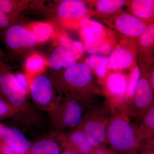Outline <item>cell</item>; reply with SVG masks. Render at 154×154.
I'll list each match as a JSON object with an SVG mask.
<instances>
[{
    "label": "cell",
    "instance_id": "4fadbf2b",
    "mask_svg": "<svg viewBox=\"0 0 154 154\" xmlns=\"http://www.w3.org/2000/svg\"><path fill=\"white\" fill-rule=\"evenodd\" d=\"M57 138L64 150L74 151L83 154H93L96 148L80 127L60 131L57 135Z\"/></svg>",
    "mask_w": 154,
    "mask_h": 154
},
{
    "label": "cell",
    "instance_id": "836d02e7",
    "mask_svg": "<svg viewBox=\"0 0 154 154\" xmlns=\"http://www.w3.org/2000/svg\"><path fill=\"white\" fill-rule=\"evenodd\" d=\"M9 68V67L5 63H0V97L2 98H3V97L2 92H1V85H2V82L3 75H4L5 72Z\"/></svg>",
    "mask_w": 154,
    "mask_h": 154
},
{
    "label": "cell",
    "instance_id": "74e56055",
    "mask_svg": "<svg viewBox=\"0 0 154 154\" xmlns=\"http://www.w3.org/2000/svg\"><path fill=\"white\" fill-rule=\"evenodd\" d=\"M137 154H154V149L150 150H141L138 152Z\"/></svg>",
    "mask_w": 154,
    "mask_h": 154
},
{
    "label": "cell",
    "instance_id": "ffe728a7",
    "mask_svg": "<svg viewBox=\"0 0 154 154\" xmlns=\"http://www.w3.org/2000/svg\"><path fill=\"white\" fill-rule=\"evenodd\" d=\"M84 63L91 68L102 84L109 72L108 57L93 54L86 58Z\"/></svg>",
    "mask_w": 154,
    "mask_h": 154
},
{
    "label": "cell",
    "instance_id": "4316f807",
    "mask_svg": "<svg viewBox=\"0 0 154 154\" xmlns=\"http://www.w3.org/2000/svg\"><path fill=\"white\" fill-rule=\"evenodd\" d=\"M25 5L22 1L0 0V11L17 21Z\"/></svg>",
    "mask_w": 154,
    "mask_h": 154
},
{
    "label": "cell",
    "instance_id": "83f0119b",
    "mask_svg": "<svg viewBox=\"0 0 154 154\" xmlns=\"http://www.w3.org/2000/svg\"><path fill=\"white\" fill-rule=\"evenodd\" d=\"M46 61L42 57L33 54L28 57L25 63V68L30 75H36L44 69Z\"/></svg>",
    "mask_w": 154,
    "mask_h": 154
},
{
    "label": "cell",
    "instance_id": "d6986e66",
    "mask_svg": "<svg viewBox=\"0 0 154 154\" xmlns=\"http://www.w3.org/2000/svg\"><path fill=\"white\" fill-rule=\"evenodd\" d=\"M130 13L148 25L154 23V0H129Z\"/></svg>",
    "mask_w": 154,
    "mask_h": 154
},
{
    "label": "cell",
    "instance_id": "277c9868",
    "mask_svg": "<svg viewBox=\"0 0 154 154\" xmlns=\"http://www.w3.org/2000/svg\"><path fill=\"white\" fill-rule=\"evenodd\" d=\"M112 109L106 99L104 102L95 101L86 110L79 127L95 147L107 146V131Z\"/></svg>",
    "mask_w": 154,
    "mask_h": 154
},
{
    "label": "cell",
    "instance_id": "d6a6232c",
    "mask_svg": "<svg viewBox=\"0 0 154 154\" xmlns=\"http://www.w3.org/2000/svg\"><path fill=\"white\" fill-rule=\"evenodd\" d=\"M93 154H116L107 146H99L96 148Z\"/></svg>",
    "mask_w": 154,
    "mask_h": 154
},
{
    "label": "cell",
    "instance_id": "ac0fdd59",
    "mask_svg": "<svg viewBox=\"0 0 154 154\" xmlns=\"http://www.w3.org/2000/svg\"><path fill=\"white\" fill-rule=\"evenodd\" d=\"M77 60L72 53L60 45L49 57L48 64L51 70L59 72L77 63Z\"/></svg>",
    "mask_w": 154,
    "mask_h": 154
},
{
    "label": "cell",
    "instance_id": "3957f363",
    "mask_svg": "<svg viewBox=\"0 0 154 154\" xmlns=\"http://www.w3.org/2000/svg\"><path fill=\"white\" fill-rule=\"evenodd\" d=\"M96 101L95 98L63 95L60 102L48 113L51 123L60 131L79 127L88 107Z\"/></svg>",
    "mask_w": 154,
    "mask_h": 154
},
{
    "label": "cell",
    "instance_id": "8992f818",
    "mask_svg": "<svg viewBox=\"0 0 154 154\" xmlns=\"http://www.w3.org/2000/svg\"><path fill=\"white\" fill-rule=\"evenodd\" d=\"M29 92L35 105L48 113L60 102L63 96L52 79L41 74L33 77L30 81Z\"/></svg>",
    "mask_w": 154,
    "mask_h": 154
},
{
    "label": "cell",
    "instance_id": "5bb4252c",
    "mask_svg": "<svg viewBox=\"0 0 154 154\" xmlns=\"http://www.w3.org/2000/svg\"><path fill=\"white\" fill-rule=\"evenodd\" d=\"M78 30L83 40L88 37H92L116 44L119 41L118 37L106 25L90 18L83 21Z\"/></svg>",
    "mask_w": 154,
    "mask_h": 154
},
{
    "label": "cell",
    "instance_id": "9a60e30c",
    "mask_svg": "<svg viewBox=\"0 0 154 154\" xmlns=\"http://www.w3.org/2000/svg\"><path fill=\"white\" fill-rule=\"evenodd\" d=\"M91 17L105 20L117 14L127 5L129 0H91L86 1Z\"/></svg>",
    "mask_w": 154,
    "mask_h": 154
},
{
    "label": "cell",
    "instance_id": "e0dca14e",
    "mask_svg": "<svg viewBox=\"0 0 154 154\" xmlns=\"http://www.w3.org/2000/svg\"><path fill=\"white\" fill-rule=\"evenodd\" d=\"M2 140L6 145L21 154H28L32 144L19 130L6 127Z\"/></svg>",
    "mask_w": 154,
    "mask_h": 154
},
{
    "label": "cell",
    "instance_id": "ba28073f",
    "mask_svg": "<svg viewBox=\"0 0 154 154\" xmlns=\"http://www.w3.org/2000/svg\"><path fill=\"white\" fill-rule=\"evenodd\" d=\"M9 58L15 59L37 43L36 37L27 27L14 23L1 32Z\"/></svg>",
    "mask_w": 154,
    "mask_h": 154
},
{
    "label": "cell",
    "instance_id": "2e32d148",
    "mask_svg": "<svg viewBox=\"0 0 154 154\" xmlns=\"http://www.w3.org/2000/svg\"><path fill=\"white\" fill-rule=\"evenodd\" d=\"M138 62L149 66L154 63V23L148 25L137 41Z\"/></svg>",
    "mask_w": 154,
    "mask_h": 154
},
{
    "label": "cell",
    "instance_id": "ab89813d",
    "mask_svg": "<svg viewBox=\"0 0 154 154\" xmlns=\"http://www.w3.org/2000/svg\"><path fill=\"white\" fill-rule=\"evenodd\" d=\"M6 127L4 125L0 123V140H2L3 132L5 128Z\"/></svg>",
    "mask_w": 154,
    "mask_h": 154
},
{
    "label": "cell",
    "instance_id": "44dd1931",
    "mask_svg": "<svg viewBox=\"0 0 154 154\" xmlns=\"http://www.w3.org/2000/svg\"><path fill=\"white\" fill-rule=\"evenodd\" d=\"M140 146L154 138V102L138 126Z\"/></svg>",
    "mask_w": 154,
    "mask_h": 154
},
{
    "label": "cell",
    "instance_id": "5b68a950",
    "mask_svg": "<svg viewBox=\"0 0 154 154\" xmlns=\"http://www.w3.org/2000/svg\"><path fill=\"white\" fill-rule=\"evenodd\" d=\"M140 75L132 103L126 109L129 116L137 126L154 102V92L150 80L152 66L138 63Z\"/></svg>",
    "mask_w": 154,
    "mask_h": 154
},
{
    "label": "cell",
    "instance_id": "30bf717a",
    "mask_svg": "<svg viewBox=\"0 0 154 154\" xmlns=\"http://www.w3.org/2000/svg\"><path fill=\"white\" fill-rule=\"evenodd\" d=\"M137 40L126 39L119 40L108 56L109 71H129L138 63Z\"/></svg>",
    "mask_w": 154,
    "mask_h": 154
},
{
    "label": "cell",
    "instance_id": "d590c367",
    "mask_svg": "<svg viewBox=\"0 0 154 154\" xmlns=\"http://www.w3.org/2000/svg\"><path fill=\"white\" fill-rule=\"evenodd\" d=\"M8 58V54L4 52L0 48V63H5L6 61Z\"/></svg>",
    "mask_w": 154,
    "mask_h": 154
},
{
    "label": "cell",
    "instance_id": "6da1fadb",
    "mask_svg": "<svg viewBox=\"0 0 154 154\" xmlns=\"http://www.w3.org/2000/svg\"><path fill=\"white\" fill-rule=\"evenodd\" d=\"M107 146L116 154H137L138 126L126 109H112L107 131Z\"/></svg>",
    "mask_w": 154,
    "mask_h": 154
},
{
    "label": "cell",
    "instance_id": "7a4b0ae2",
    "mask_svg": "<svg viewBox=\"0 0 154 154\" xmlns=\"http://www.w3.org/2000/svg\"><path fill=\"white\" fill-rule=\"evenodd\" d=\"M52 78L63 95L96 98L101 91L96 86L94 73L85 63H77Z\"/></svg>",
    "mask_w": 154,
    "mask_h": 154
},
{
    "label": "cell",
    "instance_id": "1f68e13d",
    "mask_svg": "<svg viewBox=\"0 0 154 154\" xmlns=\"http://www.w3.org/2000/svg\"><path fill=\"white\" fill-rule=\"evenodd\" d=\"M0 154H21L17 152L14 150L10 148L3 143L2 140H0Z\"/></svg>",
    "mask_w": 154,
    "mask_h": 154
},
{
    "label": "cell",
    "instance_id": "9c48e42d",
    "mask_svg": "<svg viewBox=\"0 0 154 154\" xmlns=\"http://www.w3.org/2000/svg\"><path fill=\"white\" fill-rule=\"evenodd\" d=\"M102 21L119 40H137L148 26L130 13L123 11Z\"/></svg>",
    "mask_w": 154,
    "mask_h": 154
},
{
    "label": "cell",
    "instance_id": "4dcf8cb0",
    "mask_svg": "<svg viewBox=\"0 0 154 154\" xmlns=\"http://www.w3.org/2000/svg\"><path fill=\"white\" fill-rule=\"evenodd\" d=\"M15 75L19 85L28 93L29 92L30 81L28 77L22 73H17Z\"/></svg>",
    "mask_w": 154,
    "mask_h": 154
},
{
    "label": "cell",
    "instance_id": "7c38bea8",
    "mask_svg": "<svg viewBox=\"0 0 154 154\" xmlns=\"http://www.w3.org/2000/svg\"><path fill=\"white\" fill-rule=\"evenodd\" d=\"M57 13L65 28L78 29L85 19L91 17V11L85 1L64 0L58 6Z\"/></svg>",
    "mask_w": 154,
    "mask_h": 154
},
{
    "label": "cell",
    "instance_id": "f546056e",
    "mask_svg": "<svg viewBox=\"0 0 154 154\" xmlns=\"http://www.w3.org/2000/svg\"><path fill=\"white\" fill-rule=\"evenodd\" d=\"M17 21L0 11V32L9 28Z\"/></svg>",
    "mask_w": 154,
    "mask_h": 154
},
{
    "label": "cell",
    "instance_id": "e575fe53",
    "mask_svg": "<svg viewBox=\"0 0 154 154\" xmlns=\"http://www.w3.org/2000/svg\"><path fill=\"white\" fill-rule=\"evenodd\" d=\"M154 149V138L152 139L151 140L148 141L144 143L141 145L140 147L139 151L141 150H150Z\"/></svg>",
    "mask_w": 154,
    "mask_h": 154
},
{
    "label": "cell",
    "instance_id": "8fae6325",
    "mask_svg": "<svg viewBox=\"0 0 154 154\" xmlns=\"http://www.w3.org/2000/svg\"><path fill=\"white\" fill-rule=\"evenodd\" d=\"M123 72L109 71L101 84L102 92L111 109H125V98L128 78Z\"/></svg>",
    "mask_w": 154,
    "mask_h": 154
},
{
    "label": "cell",
    "instance_id": "d4e9b609",
    "mask_svg": "<svg viewBox=\"0 0 154 154\" xmlns=\"http://www.w3.org/2000/svg\"><path fill=\"white\" fill-rule=\"evenodd\" d=\"M28 28L36 37L37 43H43L47 41L54 31V26L45 22H36Z\"/></svg>",
    "mask_w": 154,
    "mask_h": 154
},
{
    "label": "cell",
    "instance_id": "f1b7e54d",
    "mask_svg": "<svg viewBox=\"0 0 154 154\" xmlns=\"http://www.w3.org/2000/svg\"><path fill=\"white\" fill-rule=\"evenodd\" d=\"M17 115L14 107L5 100L0 97V120L10 118Z\"/></svg>",
    "mask_w": 154,
    "mask_h": 154
},
{
    "label": "cell",
    "instance_id": "603a6c76",
    "mask_svg": "<svg viewBox=\"0 0 154 154\" xmlns=\"http://www.w3.org/2000/svg\"><path fill=\"white\" fill-rule=\"evenodd\" d=\"M57 143L51 139H44L32 144L28 154H61Z\"/></svg>",
    "mask_w": 154,
    "mask_h": 154
},
{
    "label": "cell",
    "instance_id": "f35d334b",
    "mask_svg": "<svg viewBox=\"0 0 154 154\" xmlns=\"http://www.w3.org/2000/svg\"><path fill=\"white\" fill-rule=\"evenodd\" d=\"M61 154H83L74 151L69 150H64V151Z\"/></svg>",
    "mask_w": 154,
    "mask_h": 154
},
{
    "label": "cell",
    "instance_id": "8d00e7d4",
    "mask_svg": "<svg viewBox=\"0 0 154 154\" xmlns=\"http://www.w3.org/2000/svg\"><path fill=\"white\" fill-rule=\"evenodd\" d=\"M150 80L152 88L154 92V63L152 66L150 74Z\"/></svg>",
    "mask_w": 154,
    "mask_h": 154
},
{
    "label": "cell",
    "instance_id": "7402d4cb",
    "mask_svg": "<svg viewBox=\"0 0 154 154\" xmlns=\"http://www.w3.org/2000/svg\"><path fill=\"white\" fill-rule=\"evenodd\" d=\"M83 41L85 51L91 55H109L117 45L92 37L85 38Z\"/></svg>",
    "mask_w": 154,
    "mask_h": 154
},
{
    "label": "cell",
    "instance_id": "484cf974",
    "mask_svg": "<svg viewBox=\"0 0 154 154\" xmlns=\"http://www.w3.org/2000/svg\"><path fill=\"white\" fill-rule=\"evenodd\" d=\"M59 41L61 46L72 53L77 59L81 58L84 54L85 50L83 43L72 39L66 33L63 32L61 33Z\"/></svg>",
    "mask_w": 154,
    "mask_h": 154
},
{
    "label": "cell",
    "instance_id": "cb8c5ba5",
    "mask_svg": "<svg viewBox=\"0 0 154 154\" xmlns=\"http://www.w3.org/2000/svg\"><path fill=\"white\" fill-rule=\"evenodd\" d=\"M140 75V69L138 63L129 72L125 98V109L132 103Z\"/></svg>",
    "mask_w": 154,
    "mask_h": 154
},
{
    "label": "cell",
    "instance_id": "52a82bcc",
    "mask_svg": "<svg viewBox=\"0 0 154 154\" xmlns=\"http://www.w3.org/2000/svg\"><path fill=\"white\" fill-rule=\"evenodd\" d=\"M1 89L3 99L14 107L17 115H22L26 121L34 117V110L28 101V93L19 85L10 68L3 75Z\"/></svg>",
    "mask_w": 154,
    "mask_h": 154
}]
</instances>
